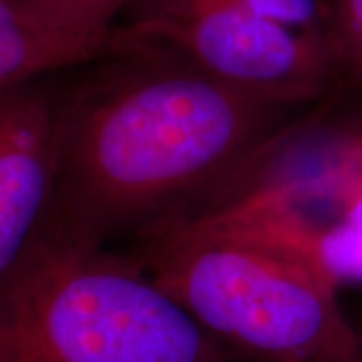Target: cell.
Segmentation results:
<instances>
[{
	"label": "cell",
	"instance_id": "cell-1",
	"mask_svg": "<svg viewBox=\"0 0 362 362\" xmlns=\"http://www.w3.org/2000/svg\"><path fill=\"white\" fill-rule=\"evenodd\" d=\"M61 95L47 226L95 246L139 242L264 157L298 107L266 101L175 52L125 45Z\"/></svg>",
	"mask_w": 362,
	"mask_h": 362
},
{
	"label": "cell",
	"instance_id": "cell-2",
	"mask_svg": "<svg viewBox=\"0 0 362 362\" xmlns=\"http://www.w3.org/2000/svg\"><path fill=\"white\" fill-rule=\"evenodd\" d=\"M0 362H228L129 254L42 223L0 278Z\"/></svg>",
	"mask_w": 362,
	"mask_h": 362
},
{
	"label": "cell",
	"instance_id": "cell-3",
	"mask_svg": "<svg viewBox=\"0 0 362 362\" xmlns=\"http://www.w3.org/2000/svg\"><path fill=\"white\" fill-rule=\"evenodd\" d=\"M129 256L206 334L247 361L310 362L362 349L340 288L250 233L192 218Z\"/></svg>",
	"mask_w": 362,
	"mask_h": 362
},
{
	"label": "cell",
	"instance_id": "cell-4",
	"mask_svg": "<svg viewBox=\"0 0 362 362\" xmlns=\"http://www.w3.org/2000/svg\"><path fill=\"white\" fill-rule=\"evenodd\" d=\"M113 47L175 52L207 75L266 101L304 107L320 99L337 69L328 42L276 25L230 0H133Z\"/></svg>",
	"mask_w": 362,
	"mask_h": 362
},
{
	"label": "cell",
	"instance_id": "cell-5",
	"mask_svg": "<svg viewBox=\"0 0 362 362\" xmlns=\"http://www.w3.org/2000/svg\"><path fill=\"white\" fill-rule=\"evenodd\" d=\"M61 95L39 78L0 90V278L49 218L59 175Z\"/></svg>",
	"mask_w": 362,
	"mask_h": 362
},
{
	"label": "cell",
	"instance_id": "cell-6",
	"mask_svg": "<svg viewBox=\"0 0 362 362\" xmlns=\"http://www.w3.org/2000/svg\"><path fill=\"white\" fill-rule=\"evenodd\" d=\"M113 37L87 35L52 21L25 0H0V90L111 52Z\"/></svg>",
	"mask_w": 362,
	"mask_h": 362
},
{
	"label": "cell",
	"instance_id": "cell-7",
	"mask_svg": "<svg viewBox=\"0 0 362 362\" xmlns=\"http://www.w3.org/2000/svg\"><path fill=\"white\" fill-rule=\"evenodd\" d=\"M264 242L306 259L338 288L362 286V183L318 204L298 226Z\"/></svg>",
	"mask_w": 362,
	"mask_h": 362
},
{
	"label": "cell",
	"instance_id": "cell-8",
	"mask_svg": "<svg viewBox=\"0 0 362 362\" xmlns=\"http://www.w3.org/2000/svg\"><path fill=\"white\" fill-rule=\"evenodd\" d=\"M324 28L337 78L362 89V0H324Z\"/></svg>",
	"mask_w": 362,
	"mask_h": 362
},
{
	"label": "cell",
	"instance_id": "cell-9",
	"mask_svg": "<svg viewBox=\"0 0 362 362\" xmlns=\"http://www.w3.org/2000/svg\"><path fill=\"white\" fill-rule=\"evenodd\" d=\"M61 25L87 35L113 37L115 18L133 0H25Z\"/></svg>",
	"mask_w": 362,
	"mask_h": 362
},
{
	"label": "cell",
	"instance_id": "cell-10",
	"mask_svg": "<svg viewBox=\"0 0 362 362\" xmlns=\"http://www.w3.org/2000/svg\"><path fill=\"white\" fill-rule=\"evenodd\" d=\"M230 2L270 23L326 40L324 0H230Z\"/></svg>",
	"mask_w": 362,
	"mask_h": 362
},
{
	"label": "cell",
	"instance_id": "cell-11",
	"mask_svg": "<svg viewBox=\"0 0 362 362\" xmlns=\"http://www.w3.org/2000/svg\"><path fill=\"white\" fill-rule=\"evenodd\" d=\"M318 163L334 194L362 183V123L337 137Z\"/></svg>",
	"mask_w": 362,
	"mask_h": 362
},
{
	"label": "cell",
	"instance_id": "cell-12",
	"mask_svg": "<svg viewBox=\"0 0 362 362\" xmlns=\"http://www.w3.org/2000/svg\"><path fill=\"white\" fill-rule=\"evenodd\" d=\"M310 362H362V349L349 352V354H338V356H328V358H318Z\"/></svg>",
	"mask_w": 362,
	"mask_h": 362
}]
</instances>
